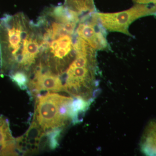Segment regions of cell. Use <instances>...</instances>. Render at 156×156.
Listing matches in <instances>:
<instances>
[{
    "label": "cell",
    "instance_id": "6da1fadb",
    "mask_svg": "<svg viewBox=\"0 0 156 156\" xmlns=\"http://www.w3.org/2000/svg\"><path fill=\"white\" fill-rule=\"evenodd\" d=\"M38 31L37 26L23 13L6 14L0 19V71L9 76L28 71L33 64L27 46Z\"/></svg>",
    "mask_w": 156,
    "mask_h": 156
},
{
    "label": "cell",
    "instance_id": "7a4b0ae2",
    "mask_svg": "<svg viewBox=\"0 0 156 156\" xmlns=\"http://www.w3.org/2000/svg\"><path fill=\"white\" fill-rule=\"evenodd\" d=\"M101 25L107 31L118 32L133 37L129 27L136 20L150 15L156 16V5L136 4L125 11L115 13L96 12Z\"/></svg>",
    "mask_w": 156,
    "mask_h": 156
},
{
    "label": "cell",
    "instance_id": "3957f363",
    "mask_svg": "<svg viewBox=\"0 0 156 156\" xmlns=\"http://www.w3.org/2000/svg\"><path fill=\"white\" fill-rule=\"evenodd\" d=\"M65 97L57 93L40 95L37 100L36 122L44 131H49L64 126L66 120L61 116L59 105Z\"/></svg>",
    "mask_w": 156,
    "mask_h": 156
},
{
    "label": "cell",
    "instance_id": "277c9868",
    "mask_svg": "<svg viewBox=\"0 0 156 156\" xmlns=\"http://www.w3.org/2000/svg\"><path fill=\"white\" fill-rule=\"evenodd\" d=\"M107 31L95 11L85 14L80 18L75 34L96 51H101L111 49L107 38Z\"/></svg>",
    "mask_w": 156,
    "mask_h": 156
},
{
    "label": "cell",
    "instance_id": "5b68a950",
    "mask_svg": "<svg viewBox=\"0 0 156 156\" xmlns=\"http://www.w3.org/2000/svg\"><path fill=\"white\" fill-rule=\"evenodd\" d=\"M29 85L33 91L37 93L42 91H64L61 79L58 76L52 73L49 71L43 73L38 66L35 70L34 77L29 82Z\"/></svg>",
    "mask_w": 156,
    "mask_h": 156
},
{
    "label": "cell",
    "instance_id": "8992f818",
    "mask_svg": "<svg viewBox=\"0 0 156 156\" xmlns=\"http://www.w3.org/2000/svg\"><path fill=\"white\" fill-rule=\"evenodd\" d=\"M45 134V131L36 120H34L26 133L15 139L17 150L23 153L37 151L41 140Z\"/></svg>",
    "mask_w": 156,
    "mask_h": 156
},
{
    "label": "cell",
    "instance_id": "52a82bcc",
    "mask_svg": "<svg viewBox=\"0 0 156 156\" xmlns=\"http://www.w3.org/2000/svg\"><path fill=\"white\" fill-rule=\"evenodd\" d=\"M141 148L147 155L156 156V122H151L142 137Z\"/></svg>",
    "mask_w": 156,
    "mask_h": 156
},
{
    "label": "cell",
    "instance_id": "ba28073f",
    "mask_svg": "<svg viewBox=\"0 0 156 156\" xmlns=\"http://www.w3.org/2000/svg\"><path fill=\"white\" fill-rule=\"evenodd\" d=\"M65 6L80 15L96 11L94 0H65Z\"/></svg>",
    "mask_w": 156,
    "mask_h": 156
},
{
    "label": "cell",
    "instance_id": "9c48e42d",
    "mask_svg": "<svg viewBox=\"0 0 156 156\" xmlns=\"http://www.w3.org/2000/svg\"><path fill=\"white\" fill-rule=\"evenodd\" d=\"M14 140L10 131L9 121L5 117L0 116V146Z\"/></svg>",
    "mask_w": 156,
    "mask_h": 156
},
{
    "label": "cell",
    "instance_id": "30bf717a",
    "mask_svg": "<svg viewBox=\"0 0 156 156\" xmlns=\"http://www.w3.org/2000/svg\"><path fill=\"white\" fill-rule=\"evenodd\" d=\"M11 80L21 89L25 90L29 83L28 75L24 71L16 72L9 76Z\"/></svg>",
    "mask_w": 156,
    "mask_h": 156
},
{
    "label": "cell",
    "instance_id": "8fae6325",
    "mask_svg": "<svg viewBox=\"0 0 156 156\" xmlns=\"http://www.w3.org/2000/svg\"><path fill=\"white\" fill-rule=\"evenodd\" d=\"M61 132L62 129L57 128L49 130L46 133L48 146L51 149H55L58 146V138Z\"/></svg>",
    "mask_w": 156,
    "mask_h": 156
},
{
    "label": "cell",
    "instance_id": "7c38bea8",
    "mask_svg": "<svg viewBox=\"0 0 156 156\" xmlns=\"http://www.w3.org/2000/svg\"><path fill=\"white\" fill-rule=\"evenodd\" d=\"M16 144L15 139L13 141L8 143L5 145L2 146L0 149V155L1 156H17Z\"/></svg>",
    "mask_w": 156,
    "mask_h": 156
},
{
    "label": "cell",
    "instance_id": "4fadbf2b",
    "mask_svg": "<svg viewBox=\"0 0 156 156\" xmlns=\"http://www.w3.org/2000/svg\"><path fill=\"white\" fill-rule=\"evenodd\" d=\"M133 1L136 4L144 5L153 4L154 5H156V0H133Z\"/></svg>",
    "mask_w": 156,
    "mask_h": 156
}]
</instances>
